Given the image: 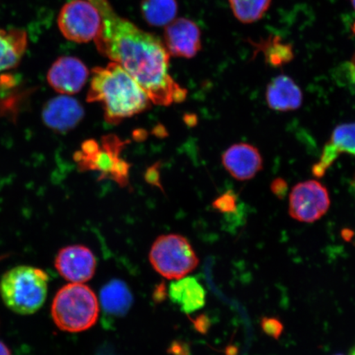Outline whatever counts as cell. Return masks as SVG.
Returning <instances> with one entry per match:
<instances>
[{
	"instance_id": "1",
	"label": "cell",
	"mask_w": 355,
	"mask_h": 355,
	"mask_svg": "<svg viewBox=\"0 0 355 355\" xmlns=\"http://www.w3.org/2000/svg\"><path fill=\"white\" fill-rule=\"evenodd\" d=\"M89 1L101 17L94 39L101 54L130 73L154 104L171 105L184 101L187 91L168 73L170 54L162 40L118 15L108 0Z\"/></svg>"
},
{
	"instance_id": "2",
	"label": "cell",
	"mask_w": 355,
	"mask_h": 355,
	"mask_svg": "<svg viewBox=\"0 0 355 355\" xmlns=\"http://www.w3.org/2000/svg\"><path fill=\"white\" fill-rule=\"evenodd\" d=\"M87 101L100 102L106 121L115 123L143 112L150 99L131 75L112 62L93 70Z\"/></svg>"
},
{
	"instance_id": "3",
	"label": "cell",
	"mask_w": 355,
	"mask_h": 355,
	"mask_svg": "<svg viewBox=\"0 0 355 355\" xmlns=\"http://www.w3.org/2000/svg\"><path fill=\"white\" fill-rule=\"evenodd\" d=\"M48 282V275L43 270L30 266H16L2 277L0 295L12 312L33 314L46 301Z\"/></svg>"
},
{
	"instance_id": "4",
	"label": "cell",
	"mask_w": 355,
	"mask_h": 355,
	"mask_svg": "<svg viewBox=\"0 0 355 355\" xmlns=\"http://www.w3.org/2000/svg\"><path fill=\"white\" fill-rule=\"evenodd\" d=\"M51 314L62 331H86L94 326L98 319V300L90 287L81 283L69 284L57 292Z\"/></svg>"
},
{
	"instance_id": "5",
	"label": "cell",
	"mask_w": 355,
	"mask_h": 355,
	"mask_svg": "<svg viewBox=\"0 0 355 355\" xmlns=\"http://www.w3.org/2000/svg\"><path fill=\"white\" fill-rule=\"evenodd\" d=\"M153 268L167 279H180L197 268L198 259L188 239L180 234L159 237L150 250Z\"/></svg>"
},
{
	"instance_id": "6",
	"label": "cell",
	"mask_w": 355,
	"mask_h": 355,
	"mask_svg": "<svg viewBox=\"0 0 355 355\" xmlns=\"http://www.w3.org/2000/svg\"><path fill=\"white\" fill-rule=\"evenodd\" d=\"M101 24L100 12L89 0H72L62 8L58 25L66 39L77 43L94 40Z\"/></svg>"
},
{
	"instance_id": "7",
	"label": "cell",
	"mask_w": 355,
	"mask_h": 355,
	"mask_svg": "<svg viewBox=\"0 0 355 355\" xmlns=\"http://www.w3.org/2000/svg\"><path fill=\"white\" fill-rule=\"evenodd\" d=\"M329 193L317 180L296 184L290 195V215L300 222L313 223L326 214L330 207Z\"/></svg>"
},
{
	"instance_id": "8",
	"label": "cell",
	"mask_w": 355,
	"mask_h": 355,
	"mask_svg": "<svg viewBox=\"0 0 355 355\" xmlns=\"http://www.w3.org/2000/svg\"><path fill=\"white\" fill-rule=\"evenodd\" d=\"M55 266L58 272L67 281L83 283L94 276L96 260L88 248L83 245L67 246L58 252Z\"/></svg>"
},
{
	"instance_id": "9",
	"label": "cell",
	"mask_w": 355,
	"mask_h": 355,
	"mask_svg": "<svg viewBox=\"0 0 355 355\" xmlns=\"http://www.w3.org/2000/svg\"><path fill=\"white\" fill-rule=\"evenodd\" d=\"M88 75L87 66L81 60L63 56L55 60L49 69L47 82L55 92L71 96L82 90Z\"/></svg>"
},
{
	"instance_id": "10",
	"label": "cell",
	"mask_w": 355,
	"mask_h": 355,
	"mask_svg": "<svg viewBox=\"0 0 355 355\" xmlns=\"http://www.w3.org/2000/svg\"><path fill=\"white\" fill-rule=\"evenodd\" d=\"M164 38L168 54L173 56L191 59L201 50V32L197 24L189 19L171 21L166 26Z\"/></svg>"
},
{
	"instance_id": "11",
	"label": "cell",
	"mask_w": 355,
	"mask_h": 355,
	"mask_svg": "<svg viewBox=\"0 0 355 355\" xmlns=\"http://www.w3.org/2000/svg\"><path fill=\"white\" fill-rule=\"evenodd\" d=\"M83 116L84 110L81 104L67 95L49 100L42 113L44 123L57 132L72 130L81 122Z\"/></svg>"
},
{
	"instance_id": "12",
	"label": "cell",
	"mask_w": 355,
	"mask_h": 355,
	"mask_svg": "<svg viewBox=\"0 0 355 355\" xmlns=\"http://www.w3.org/2000/svg\"><path fill=\"white\" fill-rule=\"evenodd\" d=\"M222 163L230 175L238 180H250L263 170V157L255 146L234 144L222 155Z\"/></svg>"
},
{
	"instance_id": "13",
	"label": "cell",
	"mask_w": 355,
	"mask_h": 355,
	"mask_svg": "<svg viewBox=\"0 0 355 355\" xmlns=\"http://www.w3.org/2000/svg\"><path fill=\"white\" fill-rule=\"evenodd\" d=\"M266 99L270 109L287 112L300 107L303 103V92L291 78L279 75L266 87Z\"/></svg>"
},
{
	"instance_id": "14",
	"label": "cell",
	"mask_w": 355,
	"mask_h": 355,
	"mask_svg": "<svg viewBox=\"0 0 355 355\" xmlns=\"http://www.w3.org/2000/svg\"><path fill=\"white\" fill-rule=\"evenodd\" d=\"M168 296L185 313H194L205 305V290L194 277H183L171 282Z\"/></svg>"
},
{
	"instance_id": "15",
	"label": "cell",
	"mask_w": 355,
	"mask_h": 355,
	"mask_svg": "<svg viewBox=\"0 0 355 355\" xmlns=\"http://www.w3.org/2000/svg\"><path fill=\"white\" fill-rule=\"evenodd\" d=\"M28 33L19 28L0 29V73L16 68L28 48Z\"/></svg>"
},
{
	"instance_id": "16",
	"label": "cell",
	"mask_w": 355,
	"mask_h": 355,
	"mask_svg": "<svg viewBox=\"0 0 355 355\" xmlns=\"http://www.w3.org/2000/svg\"><path fill=\"white\" fill-rule=\"evenodd\" d=\"M101 303L104 313L110 317H122L130 311L132 295L126 284L113 279L101 291Z\"/></svg>"
},
{
	"instance_id": "17",
	"label": "cell",
	"mask_w": 355,
	"mask_h": 355,
	"mask_svg": "<svg viewBox=\"0 0 355 355\" xmlns=\"http://www.w3.org/2000/svg\"><path fill=\"white\" fill-rule=\"evenodd\" d=\"M255 54L263 52L266 64L273 68L286 65L294 60V51L291 44L284 42L278 35H270L259 43H252Z\"/></svg>"
},
{
	"instance_id": "18",
	"label": "cell",
	"mask_w": 355,
	"mask_h": 355,
	"mask_svg": "<svg viewBox=\"0 0 355 355\" xmlns=\"http://www.w3.org/2000/svg\"><path fill=\"white\" fill-rule=\"evenodd\" d=\"M141 10L150 25L166 26L175 20L178 6L176 0H144Z\"/></svg>"
},
{
	"instance_id": "19",
	"label": "cell",
	"mask_w": 355,
	"mask_h": 355,
	"mask_svg": "<svg viewBox=\"0 0 355 355\" xmlns=\"http://www.w3.org/2000/svg\"><path fill=\"white\" fill-rule=\"evenodd\" d=\"M272 0H229L236 19L244 24H254L263 19Z\"/></svg>"
},
{
	"instance_id": "20",
	"label": "cell",
	"mask_w": 355,
	"mask_h": 355,
	"mask_svg": "<svg viewBox=\"0 0 355 355\" xmlns=\"http://www.w3.org/2000/svg\"><path fill=\"white\" fill-rule=\"evenodd\" d=\"M329 144L337 154L355 155V123H344L333 131Z\"/></svg>"
},
{
	"instance_id": "21",
	"label": "cell",
	"mask_w": 355,
	"mask_h": 355,
	"mask_svg": "<svg viewBox=\"0 0 355 355\" xmlns=\"http://www.w3.org/2000/svg\"><path fill=\"white\" fill-rule=\"evenodd\" d=\"M213 207L216 208L217 211L225 214H235L238 210V198L232 191L222 195L221 197L217 198Z\"/></svg>"
},
{
	"instance_id": "22",
	"label": "cell",
	"mask_w": 355,
	"mask_h": 355,
	"mask_svg": "<svg viewBox=\"0 0 355 355\" xmlns=\"http://www.w3.org/2000/svg\"><path fill=\"white\" fill-rule=\"evenodd\" d=\"M261 327L266 334L278 339L283 331V325L276 318H264L261 322Z\"/></svg>"
},
{
	"instance_id": "23",
	"label": "cell",
	"mask_w": 355,
	"mask_h": 355,
	"mask_svg": "<svg viewBox=\"0 0 355 355\" xmlns=\"http://www.w3.org/2000/svg\"><path fill=\"white\" fill-rule=\"evenodd\" d=\"M270 190L279 198H282L286 196L288 190V185L285 180L278 178L273 180L270 184Z\"/></svg>"
},
{
	"instance_id": "24",
	"label": "cell",
	"mask_w": 355,
	"mask_h": 355,
	"mask_svg": "<svg viewBox=\"0 0 355 355\" xmlns=\"http://www.w3.org/2000/svg\"><path fill=\"white\" fill-rule=\"evenodd\" d=\"M0 355H11L10 349L2 341H0Z\"/></svg>"
},
{
	"instance_id": "25",
	"label": "cell",
	"mask_w": 355,
	"mask_h": 355,
	"mask_svg": "<svg viewBox=\"0 0 355 355\" xmlns=\"http://www.w3.org/2000/svg\"><path fill=\"white\" fill-rule=\"evenodd\" d=\"M352 190L354 191V193L355 195V174L354 175V178H353V180L352 182Z\"/></svg>"
},
{
	"instance_id": "26",
	"label": "cell",
	"mask_w": 355,
	"mask_h": 355,
	"mask_svg": "<svg viewBox=\"0 0 355 355\" xmlns=\"http://www.w3.org/2000/svg\"><path fill=\"white\" fill-rule=\"evenodd\" d=\"M352 65H353V67H354V71H355V54H354V57H353Z\"/></svg>"
},
{
	"instance_id": "27",
	"label": "cell",
	"mask_w": 355,
	"mask_h": 355,
	"mask_svg": "<svg viewBox=\"0 0 355 355\" xmlns=\"http://www.w3.org/2000/svg\"><path fill=\"white\" fill-rule=\"evenodd\" d=\"M350 3H352L354 10H355V0H350Z\"/></svg>"
},
{
	"instance_id": "28",
	"label": "cell",
	"mask_w": 355,
	"mask_h": 355,
	"mask_svg": "<svg viewBox=\"0 0 355 355\" xmlns=\"http://www.w3.org/2000/svg\"><path fill=\"white\" fill-rule=\"evenodd\" d=\"M350 355H355V346L354 348L352 349V353H350Z\"/></svg>"
},
{
	"instance_id": "29",
	"label": "cell",
	"mask_w": 355,
	"mask_h": 355,
	"mask_svg": "<svg viewBox=\"0 0 355 355\" xmlns=\"http://www.w3.org/2000/svg\"><path fill=\"white\" fill-rule=\"evenodd\" d=\"M352 30H353V33L355 34V22H354V24L353 25Z\"/></svg>"
},
{
	"instance_id": "30",
	"label": "cell",
	"mask_w": 355,
	"mask_h": 355,
	"mask_svg": "<svg viewBox=\"0 0 355 355\" xmlns=\"http://www.w3.org/2000/svg\"><path fill=\"white\" fill-rule=\"evenodd\" d=\"M337 355H341V354H337Z\"/></svg>"
}]
</instances>
